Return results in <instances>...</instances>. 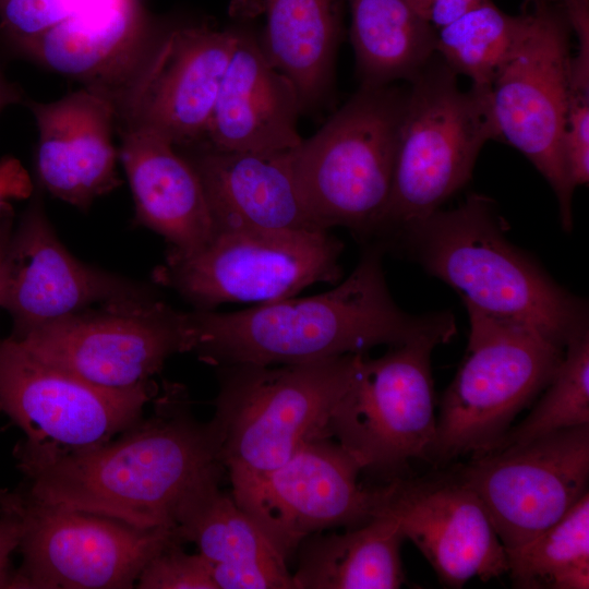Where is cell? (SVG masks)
<instances>
[{
    "mask_svg": "<svg viewBox=\"0 0 589 589\" xmlns=\"http://www.w3.org/2000/svg\"><path fill=\"white\" fill-rule=\"evenodd\" d=\"M223 434L199 421L187 388L165 382L153 412L109 442L76 452L36 454L14 448L22 491L51 505L151 529L175 528L184 501L224 474Z\"/></svg>",
    "mask_w": 589,
    "mask_h": 589,
    "instance_id": "1",
    "label": "cell"
},
{
    "mask_svg": "<svg viewBox=\"0 0 589 589\" xmlns=\"http://www.w3.org/2000/svg\"><path fill=\"white\" fill-rule=\"evenodd\" d=\"M383 251L368 245L351 274L333 289L285 298L236 312H189L191 352L211 365H261L366 353L424 335L456 334L454 315H414L401 310L388 290Z\"/></svg>",
    "mask_w": 589,
    "mask_h": 589,
    "instance_id": "2",
    "label": "cell"
},
{
    "mask_svg": "<svg viewBox=\"0 0 589 589\" xmlns=\"http://www.w3.org/2000/svg\"><path fill=\"white\" fill-rule=\"evenodd\" d=\"M495 204L470 194L401 230L397 249L450 286L466 308L533 326L565 348L588 330L585 301L557 285L513 244Z\"/></svg>",
    "mask_w": 589,
    "mask_h": 589,
    "instance_id": "3",
    "label": "cell"
},
{
    "mask_svg": "<svg viewBox=\"0 0 589 589\" xmlns=\"http://www.w3.org/2000/svg\"><path fill=\"white\" fill-rule=\"evenodd\" d=\"M360 354L217 368L213 418L221 430L220 459L231 486L274 470L304 443L328 437L329 419L352 383Z\"/></svg>",
    "mask_w": 589,
    "mask_h": 589,
    "instance_id": "4",
    "label": "cell"
},
{
    "mask_svg": "<svg viewBox=\"0 0 589 589\" xmlns=\"http://www.w3.org/2000/svg\"><path fill=\"white\" fill-rule=\"evenodd\" d=\"M435 55L407 92L390 195L370 238L383 252L464 188L483 145L501 139L491 89L461 91L457 74Z\"/></svg>",
    "mask_w": 589,
    "mask_h": 589,
    "instance_id": "5",
    "label": "cell"
},
{
    "mask_svg": "<svg viewBox=\"0 0 589 589\" xmlns=\"http://www.w3.org/2000/svg\"><path fill=\"white\" fill-rule=\"evenodd\" d=\"M407 92L360 89L291 149L303 204L323 230L345 227L370 240L389 199Z\"/></svg>",
    "mask_w": 589,
    "mask_h": 589,
    "instance_id": "6",
    "label": "cell"
},
{
    "mask_svg": "<svg viewBox=\"0 0 589 589\" xmlns=\"http://www.w3.org/2000/svg\"><path fill=\"white\" fill-rule=\"evenodd\" d=\"M466 309L467 351L440 400L429 456L434 464L495 449L564 356V348L531 325Z\"/></svg>",
    "mask_w": 589,
    "mask_h": 589,
    "instance_id": "7",
    "label": "cell"
},
{
    "mask_svg": "<svg viewBox=\"0 0 589 589\" xmlns=\"http://www.w3.org/2000/svg\"><path fill=\"white\" fill-rule=\"evenodd\" d=\"M342 249L329 230L223 229L199 251L168 254L154 280L194 310L262 304L294 297L316 283H338Z\"/></svg>",
    "mask_w": 589,
    "mask_h": 589,
    "instance_id": "8",
    "label": "cell"
},
{
    "mask_svg": "<svg viewBox=\"0 0 589 589\" xmlns=\"http://www.w3.org/2000/svg\"><path fill=\"white\" fill-rule=\"evenodd\" d=\"M447 341L442 335H424L375 359L359 356L327 436H335L362 471L390 481L412 460L429 461L436 430L431 354Z\"/></svg>",
    "mask_w": 589,
    "mask_h": 589,
    "instance_id": "9",
    "label": "cell"
},
{
    "mask_svg": "<svg viewBox=\"0 0 589 589\" xmlns=\"http://www.w3.org/2000/svg\"><path fill=\"white\" fill-rule=\"evenodd\" d=\"M0 512L20 525L22 562L13 589H131L154 555L180 541L172 527L139 528L43 503L19 489L9 492Z\"/></svg>",
    "mask_w": 589,
    "mask_h": 589,
    "instance_id": "10",
    "label": "cell"
},
{
    "mask_svg": "<svg viewBox=\"0 0 589 589\" xmlns=\"http://www.w3.org/2000/svg\"><path fill=\"white\" fill-rule=\"evenodd\" d=\"M530 20L491 87L501 139L525 155L552 188L565 231L575 190L565 158L570 27L556 0H530Z\"/></svg>",
    "mask_w": 589,
    "mask_h": 589,
    "instance_id": "11",
    "label": "cell"
},
{
    "mask_svg": "<svg viewBox=\"0 0 589 589\" xmlns=\"http://www.w3.org/2000/svg\"><path fill=\"white\" fill-rule=\"evenodd\" d=\"M41 360L111 389L147 386L176 353L191 352L189 312L158 293L87 309L14 337Z\"/></svg>",
    "mask_w": 589,
    "mask_h": 589,
    "instance_id": "12",
    "label": "cell"
},
{
    "mask_svg": "<svg viewBox=\"0 0 589 589\" xmlns=\"http://www.w3.org/2000/svg\"><path fill=\"white\" fill-rule=\"evenodd\" d=\"M238 32L191 25L154 36L108 91L117 131H153L178 149L202 143Z\"/></svg>",
    "mask_w": 589,
    "mask_h": 589,
    "instance_id": "13",
    "label": "cell"
},
{
    "mask_svg": "<svg viewBox=\"0 0 589 589\" xmlns=\"http://www.w3.org/2000/svg\"><path fill=\"white\" fill-rule=\"evenodd\" d=\"M151 386L95 385L33 354L13 337L0 340V412L25 435L15 446L62 454L109 442L143 417Z\"/></svg>",
    "mask_w": 589,
    "mask_h": 589,
    "instance_id": "14",
    "label": "cell"
},
{
    "mask_svg": "<svg viewBox=\"0 0 589 589\" xmlns=\"http://www.w3.org/2000/svg\"><path fill=\"white\" fill-rule=\"evenodd\" d=\"M515 549L557 522L588 491L589 425L472 456L457 472Z\"/></svg>",
    "mask_w": 589,
    "mask_h": 589,
    "instance_id": "15",
    "label": "cell"
},
{
    "mask_svg": "<svg viewBox=\"0 0 589 589\" xmlns=\"http://www.w3.org/2000/svg\"><path fill=\"white\" fill-rule=\"evenodd\" d=\"M361 472L339 443L318 437L274 470L233 485L231 496L288 562L311 534L375 517L377 488L360 484Z\"/></svg>",
    "mask_w": 589,
    "mask_h": 589,
    "instance_id": "16",
    "label": "cell"
},
{
    "mask_svg": "<svg viewBox=\"0 0 589 589\" xmlns=\"http://www.w3.org/2000/svg\"><path fill=\"white\" fill-rule=\"evenodd\" d=\"M394 518L435 572L458 589L508 570L506 550L473 489L454 477L396 478L377 486L375 516Z\"/></svg>",
    "mask_w": 589,
    "mask_h": 589,
    "instance_id": "17",
    "label": "cell"
},
{
    "mask_svg": "<svg viewBox=\"0 0 589 589\" xmlns=\"http://www.w3.org/2000/svg\"><path fill=\"white\" fill-rule=\"evenodd\" d=\"M156 293L152 287L75 259L56 236L38 197L23 216L8 251L0 254V308L14 322V337L94 304Z\"/></svg>",
    "mask_w": 589,
    "mask_h": 589,
    "instance_id": "18",
    "label": "cell"
},
{
    "mask_svg": "<svg viewBox=\"0 0 589 589\" xmlns=\"http://www.w3.org/2000/svg\"><path fill=\"white\" fill-rule=\"evenodd\" d=\"M27 106L38 132L35 166L43 189L86 209L120 185L116 109L106 88L83 85L56 100Z\"/></svg>",
    "mask_w": 589,
    "mask_h": 589,
    "instance_id": "19",
    "label": "cell"
},
{
    "mask_svg": "<svg viewBox=\"0 0 589 589\" xmlns=\"http://www.w3.org/2000/svg\"><path fill=\"white\" fill-rule=\"evenodd\" d=\"M300 113L292 81L272 64L253 33L239 28L206 135L197 145L227 152L289 151L302 141Z\"/></svg>",
    "mask_w": 589,
    "mask_h": 589,
    "instance_id": "20",
    "label": "cell"
},
{
    "mask_svg": "<svg viewBox=\"0 0 589 589\" xmlns=\"http://www.w3.org/2000/svg\"><path fill=\"white\" fill-rule=\"evenodd\" d=\"M179 151L200 176L215 232L235 228L323 230L299 193L291 149L227 152L196 145Z\"/></svg>",
    "mask_w": 589,
    "mask_h": 589,
    "instance_id": "21",
    "label": "cell"
},
{
    "mask_svg": "<svg viewBox=\"0 0 589 589\" xmlns=\"http://www.w3.org/2000/svg\"><path fill=\"white\" fill-rule=\"evenodd\" d=\"M135 221L160 235L168 254L187 255L215 235L207 197L193 165L167 139L143 129L118 130Z\"/></svg>",
    "mask_w": 589,
    "mask_h": 589,
    "instance_id": "22",
    "label": "cell"
},
{
    "mask_svg": "<svg viewBox=\"0 0 589 589\" xmlns=\"http://www.w3.org/2000/svg\"><path fill=\"white\" fill-rule=\"evenodd\" d=\"M221 478L208 480L181 505L175 518L178 538L196 545L217 589H294L287 561L220 490Z\"/></svg>",
    "mask_w": 589,
    "mask_h": 589,
    "instance_id": "23",
    "label": "cell"
},
{
    "mask_svg": "<svg viewBox=\"0 0 589 589\" xmlns=\"http://www.w3.org/2000/svg\"><path fill=\"white\" fill-rule=\"evenodd\" d=\"M153 37L140 0H109L19 48L55 73L110 89Z\"/></svg>",
    "mask_w": 589,
    "mask_h": 589,
    "instance_id": "24",
    "label": "cell"
},
{
    "mask_svg": "<svg viewBox=\"0 0 589 589\" xmlns=\"http://www.w3.org/2000/svg\"><path fill=\"white\" fill-rule=\"evenodd\" d=\"M263 4L264 52L297 87L302 112L318 107L333 83L345 0H263Z\"/></svg>",
    "mask_w": 589,
    "mask_h": 589,
    "instance_id": "25",
    "label": "cell"
},
{
    "mask_svg": "<svg viewBox=\"0 0 589 589\" xmlns=\"http://www.w3.org/2000/svg\"><path fill=\"white\" fill-rule=\"evenodd\" d=\"M405 536L388 516L341 533L316 532L297 549L294 589H397L405 581L400 549Z\"/></svg>",
    "mask_w": 589,
    "mask_h": 589,
    "instance_id": "26",
    "label": "cell"
},
{
    "mask_svg": "<svg viewBox=\"0 0 589 589\" xmlns=\"http://www.w3.org/2000/svg\"><path fill=\"white\" fill-rule=\"evenodd\" d=\"M361 87L412 82L436 53L437 31L407 0H348Z\"/></svg>",
    "mask_w": 589,
    "mask_h": 589,
    "instance_id": "27",
    "label": "cell"
},
{
    "mask_svg": "<svg viewBox=\"0 0 589 589\" xmlns=\"http://www.w3.org/2000/svg\"><path fill=\"white\" fill-rule=\"evenodd\" d=\"M506 554L515 588L588 589L589 492L557 522Z\"/></svg>",
    "mask_w": 589,
    "mask_h": 589,
    "instance_id": "28",
    "label": "cell"
},
{
    "mask_svg": "<svg viewBox=\"0 0 589 589\" xmlns=\"http://www.w3.org/2000/svg\"><path fill=\"white\" fill-rule=\"evenodd\" d=\"M526 11L510 15L489 0L438 28L436 52L471 85L491 89L529 24Z\"/></svg>",
    "mask_w": 589,
    "mask_h": 589,
    "instance_id": "29",
    "label": "cell"
},
{
    "mask_svg": "<svg viewBox=\"0 0 589 589\" xmlns=\"http://www.w3.org/2000/svg\"><path fill=\"white\" fill-rule=\"evenodd\" d=\"M565 348L566 353L539 402L509 429L495 449L589 425V330L572 338Z\"/></svg>",
    "mask_w": 589,
    "mask_h": 589,
    "instance_id": "30",
    "label": "cell"
},
{
    "mask_svg": "<svg viewBox=\"0 0 589 589\" xmlns=\"http://www.w3.org/2000/svg\"><path fill=\"white\" fill-rule=\"evenodd\" d=\"M109 0H0V27L19 47Z\"/></svg>",
    "mask_w": 589,
    "mask_h": 589,
    "instance_id": "31",
    "label": "cell"
},
{
    "mask_svg": "<svg viewBox=\"0 0 589 589\" xmlns=\"http://www.w3.org/2000/svg\"><path fill=\"white\" fill-rule=\"evenodd\" d=\"M173 541L154 555L141 572L139 589H217L207 562Z\"/></svg>",
    "mask_w": 589,
    "mask_h": 589,
    "instance_id": "32",
    "label": "cell"
},
{
    "mask_svg": "<svg viewBox=\"0 0 589 589\" xmlns=\"http://www.w3.org/2000/svg\"><path fill=\"white\" fill-rule=\"evenodd\" d=\"M414 11L435 28L455 21L489 0H407Z\"/></svg>",
    "mask_w": 589,
    "mask_h": 589,
    "instance_id": "33",
    "label": "cell"
},
{
    "mask_svg": "<svg viewBox=\"0 0 589 589\" xmlns=\"http://www.w3.org/2000/svg\"><path fill=\"white\" fill-rule=\"evenodd\" d=\"M20 525L14 515L0 512V589H13L12 555L17 551Z\"/></svg>",
    "mask_w": 589,
    "mask_h": 589,
    "instance_id": "34",
    "label": "cell"
},
{
    "mask_svg": "<svg viewBox=\"0 0 589 589\" xmlns=\"http://www.w3.org/2000/svg\"><path fill=\"white\" fill-rule=\"evenodd\" d=\"M33 192V184L26 170L14 158H4L0 161V206L10 199L28 197Z\"/></svg>",
    "mask_w": 589,
    "mask_h": 589,
    "instance_id": "35",
    "label": "cell"
},
{
    "mask_svg": "<svg viewBox=\"0 0 589 589\" xmlns=\"http://www.w3.org/2000/svg\"><path fill=\"white\" fill-rule=\"evenodd\" d=\"M19 99L20 94L17 91L4 79L0 72V111Z\"/></svg>",
    "mask_w": 589,
    "mask_h": 589,
    "instance_id": "36",
    "label": "cell"
},
{
    "mask_svg": "<svg viewBox=\"0 0 589 589\" xmlns=\"http://www.w3.org/2000/svg\"><path fill=\"white\" fill-rule=\"evenodd\" d=\"M9 491L0 489V504L8 497Z\"/></svg>",
    "mask_w": 589,
    "mask_h": 589,
    "instance_id": "37",
    "label": "cell"
}]
</instances>
